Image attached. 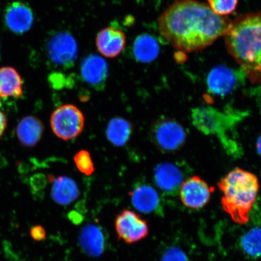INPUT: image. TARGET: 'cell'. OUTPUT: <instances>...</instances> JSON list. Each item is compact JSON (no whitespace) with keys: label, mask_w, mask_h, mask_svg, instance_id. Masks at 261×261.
I'll list each match as a JSON object with an SVG mask.
<instances>
[{"label":"cell","mask_w":261,"mask_h":261,"mask_svg":"<svg viewBox=\"0 0 261 261\" xmlns=\"http://www.w3.org/2000/svg\"><path fill=\"white\" fill-rule=\"evenodd\" d=\"M49 58L54 63L64 68L73 66L77 55V45L70 34L61 33L55 35L47 45Z\"/></svg>","instance_id":"30bf717a"},{"label":"cell","mask_w":261,"mask_h":261,"mask_svg":"<svg viewBox=\"0 0 261 261\" xmlns=\"http://www.w3.org/2000/svg\"><path fill=\"white\" fill-rule=\"evenodd\" d=\"M214 190V188L199 176H192L182 182L179 190V197L185 206L200 210L210 202Z\"/></svg>","instance_id":"9c48e42d"},{"label":"cell","mask_w":261,"mask_h":261,"mask_svg":"<svg viewBox=\"0 0 261 261\" xmlns=\"http://www.w3.org/2000/svg\"><path fill=\"white\" fill-rule=\"evenodd\" d=\"M79 243L87 255L98 257L106 251L107 238L102 228L96 224H89L82 228Z\"/></svg>","instance_id":"5bb4252c"},{"label":"cell","mask_w":261,"mask_h":261,"mask_svg":"<svg viewBox=\"0 0 261 261\" xmlns=\"http://www.w3.org/2000/svg\"><path fill=\"white\" fill-rule=\"evenodd\" d=\"M243 117V113L234 111L223 112L210 106L195 108L191 112L192 124L199 132L205 135L217 136L224 148L232 153L237 152V144L228 138L227 132Z\"/></svg>","instance_id":"277c9868"},{"label":"cell","mask_w":261,"mask_h":261,"mask_svg":"<svg viewBox=\"0 0 261 261\" xmlns=\"http://www.w3.org/2000/svg\"><path fill=\"white\" fill-rule=\"evenodd\" d=\"M114 225L119 239L126 244L138 243L149 234L147 221L132 210H123L117 214Z\"/></svg>","instance_id":"52a82bcc"},{"label":"cell","mask_w":261,"mask_h":261,"mask_svg":"<svg viewBox=\"0 0 261 261\" xmlns=\"http://www.w3.org/2000/svg\"><path fill=\"white\" fill-rule=\"evenodd\" d=\"M243 71L218 65L212 68L207 78L208 91L214 95L224 97L244 83Z\"/></svg>","instance_id":"ba28073f"},{"label":"cell","mask_w":261,"mask_h":261,"mask_svg":"<svg viewBox=\"0 0 261 261\" xmlns=\"http://www.w3.org/2000/svg\"><path fill=\"white\" fill-rule=\"evenodd\" d=\"M208 6L215 14L224 16L232 14L237 7L238 0H207Z\"/></svg>","instance_id":"cb8c5ba5"},{"label":"cell","mask_w":261,"mask_h":261,"mask_svg":"<svg viewBox=\"0 0 261 261\" xmlns=\"http://www.w3.org/2000/svg\"><path fill=\"white\" fill-rule=\"evenodd\" d=\"M7 126V120L5 114L0 112V137L3 135Z\"/></svg>","instance_id":"83f0119b"},{"label":"cell","mask_w":261,"mask_h":261,"mask_svg":"<svg viewBox=\"0 0 261 261\" xmlns=\"http://www.w3.org/2000/svg\"><path fill=\"white\" fill-rule=\"evenodd\" d=\"M22 94V81L15 68H0V97H20Z\"/></svg>","instance_id":"ffe728a7"},{"label":"cell","mask_w":261,"mask_h":261,"mask_svg":"<svg viewBox=\"0 0 261 261\" xmlns=\"http://www.w3.org/2000/svg\"><path fill=\"white\" fill-rule=\"evenodd\" d=\"M155 184L160 189L169 195L179 192L184 181V173L179 165L170 162H163L155 166Z\"/></svg>","instance_id":"8fae6325"},{"label":"cell","mask_w":261,"mask_h":261,"mask_svg":"<svg viewBox=\"0 0 261 261\" xmlns=\"http://www.w3.org/2000/svg\"><path fill=\"white\" fill-rule=\"evenodd\" d=\"M224 37L228 54L244 74L261 83V11L238 16Z\"/></svg>","instance_id":"7a4b0ae2"},{"label":"cell","mask_w":261,"mask_h":261,"mask_svg":"<svg viewBox=\"0 0 261 261\" xmlns=\"http://www.w3.org/2000/svg\"><path fill=\"white\" fill-rule=\"evenodd\" d=\"M243 252L251 258L261 257V228L254 227L245 233L241 240Z\"/></svg>","instance_id":"7402d4cb"},{"label":"cell","mask_w":261,"mask_h":261,"mask_svg":"<svg viewBox=\"0 0 261 261\" xmlns=\"http://www.w3.org/2000/svg\"><path fill=\"white\" fill-rule=\"evenodd\" d=\"M81 73L87 84L96 89H101L106 83L109 68L102 58L96 55H90L82 63Z\"/></svg>","instance_id":"9a60e30c"},{"label":"cell","mask_w":261,"mask_h":261,"mask_svg":"<svg viewBox=\"0 0 261 261\" xmlns=\"http://www.w3.org/2000/svg\"><path fill=\"white\" fill-rule=\"evenodd\" d=\"M151 138L155 146L163 152L178 151L185 145L187 132L177 120L162 117L153 123Z\"/></svg>","instance_id":"5b68a950"},{"label":"cell","mask_w":261,"mask_h":261,"mask_svg":"<svg viewBox=\"0 0 261 261\" xmlns=\"http://www.w3.org/2000/svg\"><path fill=\"white\" fill-rule=\"evenodd\" d=\"M44 125L41 120L34 116H27L21 120L16 128L19 141L25 146H34L41 139Z\"/></svg>","instance_id":"ac0fdd59"},{"label":"cell","mask_w":261,"mask_h":261,"mask_svg":"<svg viewBox=\"0 0 261 261\" xmlns=\"http://www.w3.org/2000/svg\"><path fill=\"white\" fill-rule=\"evenodd\" d=\"M48 179L52 182L51 195L55 203L61 205H69L79 197V188L72 178L67 176L55 177L50 175Z\"/></svg>","instance_id":"e0dca14e"},{"label":"cell","mask_w":261,"mask_h":261,"mask_svg":"<svg viewBox=\"0 0 261 261\" xmlns=\"http://www.w3.org/2000/svg\"><path fill=\"white\" fill-rule=\"evenodd\" d=\"M256 149L257 153H258V154L261 156V135L257 140Z\"/></svg>","instance_id":"f1b7e54d"},{"label":"cell","mask_w":261,"mask_h":261,"mask_svg":"<svg viewBox=\"0 0 261 261\" xmlns=\"http://www.w3.org/2000/svg\"><path fill=\"white\" fill-rule=\"evenodd\" d=\"M132 204L137 210L143 214L155 212L161 205L158 191L146 184L136 185L129 193Z\"/></svg>","instance_id":"2e32d148"},{"label":"cell","mask_w":261,"mask_h":261,"mask_svg":"<svg viewBox=\"0 0 261 261\" xmlns=\"http://www.w3.org/2000/svg\"><path fill=\"white\" fill-rule=\"evenodd\" d=\"M5 23L10 31L16 34H23L34 24V14L28 6L21 2L11 3L6 9Z\"/></svg>","instance_id":"7c38bea8"},{"label":"cell","mask_w":261,"mask_h":261,"mask_svg":"<svg viewBox=\"0 0 261 261\" xmlns=\"http://www.w3.org/2000/svg\"><path fill=\"white\" fill-rule=\"evenodd\" d=\"M0 106H1V103H0Z\"/></svg>","instance_id":"f546056e"},{"label":"cell","mask_w":261,"mask_h":261,"mask_svg":"<svg viewBox=\"0 0 261 261\" xmlns=\"http://www.w3.org/2000/svg\"><path fill=\"white\" fill-rule=\"evenodd\" d=\"M134 54L137 60L148 63L158 58L160 47L154 38L148 35L139 36L134 44Z\"/></svg>","instance_id":"44dd1931"},{"label":"cell","mask_w":261,"mask_h":261,"mask_svg":"<svg viewBox=\"0 0 261 261\" xmlns=\"http://www.w3.org/2000/svg\"><path fill=\"white\" fill-rule=\"evenodd\" d=\"M133 133V126L129 120L123 117H114L108 124L107 138L115 146H123L129 141Z\"/></svg>","instance_id":"d6986e66"},{"label":"cell","mask_w":261,"mask_h":261,"mask_svg":"<svg viewBox=\"0 0 261 261\" xmlns=\"http://www.w3.org/2000/svg\"><path fill=\"white\" fill-rule=\"evenodd\" d=\"M69 220L74 224H80L83 221V215L76 211H71L68 215Z\"/></svg>","instance_id":"4316f807"},{"label":"cell","mask_w":261,"mask_h":261,"mask_svg":"<svg viewBox=\"0 0 261 261\" xmlns=\"http://www.w3.org/2000/svg\"><path fill=\"white\" fill-rule=\"evenodd\" d=\"M222 194V207L234 223L244 225L249 221L250 212L259 190L257 176L237 168L218 182Z\"/></svg>","instance_id":"3957f363"},{"label":"cell","mask_w":261,"mask_h":261,"mask_svg":"<svg viewBox=\"0 0 261 261\" xmlns=\"http://www.w3.org/2000/svg\"><path fill=\"white\" fill-rule=\"evenodd\" d=\"M161 261H189L186 253L179 248L172 247L163 254Z\"/></svg>","instance_id":"d4e9b609"},{"label":"cell","mask_w":261,"mask_h":261,"mask_svg":"<svg viewBox=\"0 0 261 261\" xmlns=\"http://www.w3.org/2000/svg\"><path fill=\"white\" fill-rule=\"evenodd\" d=\"M51 128L58 138L68 141L79 136L84 128L83 112L72 104L57 108L50 118Z\"/></svg>","instance_id":"8992f818"},{"label":"cell","mask_w":261,"mask_h":261,"mask_svg":"<svg viewBox=\"0 0 261 261\" xmlns=\"http://www.w3.org/2000/svg\"><path fill=\"white\" fill-rule=\"evenodd\" d=\"M231 21L218 15L208 5L196 0H179L160 16V34L172 46L196 52L210 46L224 36Z\"/></svg>","instance_id":"6da1fadb"},{"label":"cell","mask_w":261,"mask_h":261,"mask_svg":"<svg viewBox=\"0 0 261 261\" xmlns=\"http://www.w3.org/2000/svg\"><path fill=\"white\" fill-rule=\"evenodd\" d=\"M125 33L112 26L102 29L97 35V50L104 57L114 58L122 53L126 44Z\"/></svg>","instance_id":"4fadbf2b"},{"label":"cell","mask_w":261,"mask_h":261,"mask_svg":"<svg viewBox=\"0 0 261 261\" xmlns=\"http://www.w3.org/2000/svg\"><path fill=\"white\" fill-rule=\"evenodd\" d=\"M30 233L33 239L36 241H43L46 237V231L40 225L33 227L31 229Z\"/></svg>","instance_id":"484cf974"},{"label":"cell","mask_w":261,"mask_h":261,"mask_svg":"<svg viewBox=\"0 0 261 261\" xmlns=\"http://www.w3.org/2000/svg\"><path fill=\"white\" fill-rule=\"evenodd\" d=\"M74 162L77 169L82 174L91 175L94 172V166L90 152L87 150H81L74 156Z\"/></svg>","instance_id":"603a6c76"}]
</instances>
